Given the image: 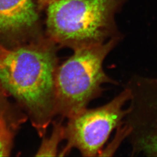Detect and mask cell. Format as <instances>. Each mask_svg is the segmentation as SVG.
<instances>
[{
  "label": "cell",
  "mask_w": 157,
  "mask_h": 157,
  "mask_svg": "<svg viewBox=\"0 0 157 157\" xmlns=\"http://www.w3.org/2000/svg\"><path fill=\"white\" fill-rule=\"evenodd\" d=\"M56 57L51 47L0 52V83L47 122L56 112Z\"/></svg>",
  "instance_id": "6da1fadb"
},
{
  "label": "cell",
  "mask_w": 157,
  "mask_h": 157,
  "mask_svg": "<svg viewBox=\"0 0 157 157\" xmlns=\"http://www.w3.org/2000/svg\"><path fill=\"white\" fill-rule=\"evenodd\" d=\"M124 0H56L48 3L51 40L72 50L121 37L115 14Z\"/></svg>",
  "instance_id": "7a4b0ae2"
},
{
  "label": "cell",
  "mask_w": 157,
  "mask_h": 157,
  "mask_svg": "<svg viewBox=\"0 0 157 157\" xmlns=\"http://www.w3.org/2000/svg\"><path fill=\"white\" fill-rule=\"evenodd\" d=\"M121 39L73 50V54L57 67L56 74V111L71 118L87 108L103 93V85L117 84L104 69L107 56Z\"/></svg>",
  "instance_id": "3957f363"
},
{
  "label": "cell",
  "mask_w": 157,
  "mask_h": 157,
  "mask_svg": "<svg viewBox=\"0 0 157 157\" xmlns=\"http://www.w3.org/2000/svg\"><path fill=\"white\" fill-rule=\"evenodd\" d=\"M130 98L126 87L107 104L68 118L65 126L67 144L59 155L65 156L75 148L83 157L99 156L112 132L124 123L128 112L124 106Z\"/></svg>",
  "instance_id": "277c9868"
},
{
  "label": "cell",
  "mask_w": 157,
  "mask_h": 157,
  "mask_svg": "<svg viewBox=\"0 0 157 157\" xmlns=\"http://www.w3.org/2000/svg\"><path fill=\"white\" fill-rule=\"evenodd\" d=\"M126 87L130 98L124 123L132 153L157 157V78L136 76Z\"/></svg>",
  "instance_id": "5b68a950"
},
{
  "label": "cell",
  "mask_w": 157,
  "mask_h": 157,
  "mask_svg": "<svg viewBox=\"0 0 157 157\" xmlns=\"http://www.w3.org/2000/svg\"><path fill=\"white\" fill-rule=\"evenodd\" d=\"M33 0H0V31L15 33L33 27L38 21Z\"/></svg>",
  "instance_id": "8992f818"
},
{
  "label": "cell",
  "mask_w": 157,
  "mask_h": 157,
  "mask_svg": "<svg viewBox=\"0 0 157 157\" xmlns=\"http://www.w3.org/2000/svg\"><path fill=\"white\" fill-rule=\"evenodd\" d=\"M65 139V126L61 123L55 124L50 137L43 142L36 156H56L58 147Z\"/></svg>",
  "instance_id": "52a82bcc"
},
{
  "label": "cell",
  "mask_w": 157,
  "mask_h": 157,
  "mask_svg": "<svg viewBox=\"0 0 157 157\" xmlns=\"http://www.w3.org/2000/svg\"><path fill=\"white\" fill-rule=\"evenodd\" d=\"M116 130L117 133L111 142L108 144L106 148L102 149L99 155L100 157L112 156L117 151L123 141L128 137L130 130L128 126L124 123V122L123 124L119 126Z\"/></svg>",
  "instance_id": "ba28073f"
},
{
  "label": "cell",
  "mask_w": 157,
  "mask_h": 157,
  "mask_svg": "<svg viewBox=\"0 0 157 157\" xmlns=\"http://www.w3.org/2000/svg\"><path fill=\"white\" fill-rule=\"evenodd\" d=\"M11 143V134L5 121L0 116V157L9 155Z\"/></svg>",
  "instance_id": "9c48e42d"
},
{
  "label": "cell",
  "mask_w": 157,
  "mask_h": 157,
  "mask_svg": "<svg viewBox=\"0 0 157 157\" xmlns=\"http://www.w3.org/2000/svg\"><path fill=\"white\" fill-rule=\"evenodd\" d=\"M43 1H44L45 2H47V4L48 3H49V2H50L51 1H56V0H43Z\"/></svg>",
  "instance_id": "30bf717a"
},
{
  "label": "cell",
  "mask_w": 157,
  "mask_h": 157,
  "mask_svg": "<svg viewBox=\"0 0 157 157\" xmlns=\"http://www.w3.org/2000/svg\"><path fill=\"white\" fill-rule=\"evenodd\" d=\"M2 49H3V48H2V47H1L0 46V52H1V51L2 50Z\"/></svg>",
  "instance_id": "8fae6325"
}]
</instances>
